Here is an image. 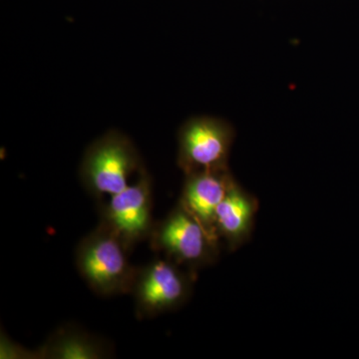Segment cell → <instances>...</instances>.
I'll use <instances>...</instances> for the list:
<instances>
[{
    "instance_id": "4",
    "label": "cell",
    "mask_w": 359,
    "mask_h": 359,
    "mask_svg": "<svg viewBox=\"0 0 359 359\" xmlns=\"http://www.w3.org/2000/svg\"><path fill=\"white\" fill-rule=\"evenodd\" d=\"M195 276L166 257L139 266L130 292L137 318L149 320L182 308L192 294Z\"/></svg>"
},
{
    "instance_id": "5",
    "label": "cell",
    "mask_w": 359,
    "mask_h": 359,
    "mask_svg": "<svg viewBox=\"0 0 359 359\" xmlns=\"http://www.w3.org/2000/svg\"><path fill=\"white\" fill-rule=\"evenodd\" d=\"M153 179L146 167L133 183L101 203L100 222L116 236L130 252L154 230Z\"/></svg>"
},
{
    "instance_id": "6",
    "label": "cell",
    "mask_w": 359,
    "mask_h": 359,
    "mask_svg": "<svg viewBox=\"0 0 359 359\" xmlns=\"http://www.w3.org/2000/svg\"><path fill=\"white\" fill-rule=\"evenodd\" d=\"M178 141V165L186 175L226 171L231 135L223 123L195 118L182 127Z\"/></svg>"
},
{
    "instance_id": "7",
    "label": "cell",
    "mask_w": 359,
    "mask_h": 359,
    "mask_svg": "<svg viewBox=\"0 0 359 359\" xmlns=\"http://www.w3.org/2000/svg\"><path fill=\"white\" fill-rule=\"evenodd\" d=\"M186 176L179 202L208 230L216 235L214 222L217 209L226 198L233 182L226 170L196 172Z\"/></svg>"
},
{
    "instance_id": "8",
    "label": "cell",
    "mask_w": 359,
    "mask_h": 359,
    "mask_svg": "<svg viewBox=\"0 0 359 359\" xmlns=\"http://www.w3.org/2000/svg\"><path fill=\"white\" fill-rule=\"evenodd\" d=\"M39 359H103L114 354L107 339L72 323L61 325L36 349Z\"/></svg>"
},
{
    "instance_id": "3",
    "label": "cell",
    "mask_w": 359,
    "mask_h": 359,
    "mask_svg": "<svg viewBox=\"0 0 359 359\" xmlns=\"http://www.w3.org/2000/svg\"><path fill=\"white\" fill-rule=\"evenodd\" d=\"M149 241L154 252L195 275L219 259V238L180 202L166 218L156 222Z\"/></svg>"
},
{
    "instance_id": "2",
    "label": "cell",
    "mask_w": 359,
    "mask_h": 359,
    "mask_svg": "<svg viewBox=\"0 0 359 359\" xmlns=\"http://www.w3.org/2000/svg\"><path fill=\"white\" fill-rule=\"evenodd\" d=\"M121 241L99 224L76 248L75 264L85 283L100 297L130 294L139 266L129 261Z\"/></svg>"
},
{
    "instance_id": "10",
    "label": "cell",
    "mask_w": 359,
    "mask_h": 359,
    "mask_svg": "<svg viewBox=\"0 0 359 359\" xmlns=\"http://www.w3.org/2000/svg\"><path fill=\"white\" fill-rule=\"evenodd\" d=\"M0 358H20V359H39L36 349L28 351L25 347L15 344L6 334H1V344H0Z\"/></svg>"
},
{
    "instance_id": "9",
    "label": "cell",
    "mask_w": 359,
    "mask_h": 359,
    "mask_svg": "<svg viewBox=\"0 0 359 359\" xmlns=\"http://www.w3.org/2000/svg\"><path fill=\"white\" fill-rule=\"evenodd\" d=\"M257 202L235 183L219 204L215 216L214 230L219 241L235 250L245 244L254 228Z\"/></svg>"
},
{
    "instance_id": "1",
    "label": "cell",
    "mask_w": 359,
    "mask_h": 359,
    "mask_svg": "<svg viewBox=\"0 0 359 359\" xmlns=\"http://www.w3.org/2000/svg\"><path fill=\"white\" fill-rule=\"evenodd\" d=\"M144 168L132 139L119 130H109L85 150L79 179L89 195L103 201L131 185Z\"/></svg>"
}]
</instances>
